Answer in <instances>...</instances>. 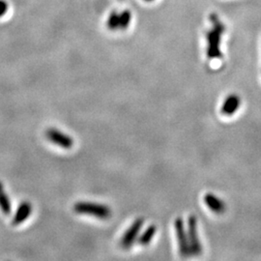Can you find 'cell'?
Masks as SVG:
<instances>
[{
    "label": "cell",
    "instance_id": "12",
    "mask_svg": "<svg viewBox=\"0 0 261 261\" xmlns=\"http://www.w3.org/2000/svg\"><path fill=\"white\" fill-rule=\"evenodd\" d=\"M0 209L5 215H10L12 210L9 196H7L4 190L0 191Z\"/></svg>",
    "mask_w": 261,
    "mask_h": 261
},
{
    "label": "cell",
    "instance_id": "9",
    "mask_svg": "<svg viewBox=\"0 0 261 261\" xmlns=\"http://www.w3.org/2000/svg\"><path fill=\"white\" fill-rule=\"evenodd\" d=\"M204 202L206 206L216 214H223L226 210V205L224 201L213 194H206L204 196Z\"/></svg>",
    "mask_w": 261,
    "mask_h": 261
},
{
    "label": "cell",
    "instance_id": "3",
    "mask_svg": "<svg viewBox=\"0 0 261 261\" xmlns=\"http://www.w3.org/2000/svg\"><path fill=\"white\" fill-rule=\"evenodd\" d=\"M187 234L188 240L191 248L192 255H200L202 253V244L200 242L198 229H197V220L195 216H190L187 224Z\"/></svg>",
    "mask_w": 261,
    "mask_h": 261
},
{
    "label": "cell",
    "instance_id": "8",
    "mask_svg": "<svg viewBox=\"0 0 261 261\" xmlns=\"http://www.w3.org/2000/svg\"><path fill=\"white\" fill-rule=\"evenodd\" d=\"M32 205L28 201H23L19 204L16 214L14 215L13 220H12V224L13 225H19L25 222L29 218V216L32 213Z\"/></svg>",
    "mask_w": 261,
    "mask_h": 261
},
{
    "label": "cell",
    "instance_id": "11",
    "mask_svg": "<svg viewBox=\"0 0 261 261\" xmlns=\"http://www.w3.org/2000/svg\"><path fill=\"white\" fill-rule=\"evenodd\" d=\"M107 28L111 31L120 30V14L116 11H113L107 19Z\"/></svg>",
    "mask_w": 261,
    "mask_h": 261
},
{
    "label": "cell",
    "instance_id": "1",
    "mask_svg": "<svg viewBox=\"0 0 261 261\" xmlns=\"http://www.w3.org/2000/svg\"><path fill=\"white\" fill-rule=\"evenodd\" d=\"M210 20L212 22V28L207 32V56L210 59H219L223 54L221 49L222 36L225 32V27L222 20L216 14L210 16Z\"/></svg>",
    "mask_w": 261,
    "mask_h": 261
},
{
    "label": "cell",
    "instance_id": "4",
    "mask_svg": "<svg viewBox=\"0 0 261 261\" xmlns=\"http://www.w3.org/2000/svg\"><path fill=\"white\" fill-rule=\"evenodd\" d=\"M174 228H175V233L177 237L179 252L181 256L183 257L191 256L192 253H191V248L188 240V234H187L186 227L182 218H176L174 222Z\"/></svg>",
    "mask_w": 261,
    "mask_h": 261
},
{
    "label": "cell",
    "instance_id": "14",
    "mask_svg": "<svg viewBox=\"0 0 261 261\" xmlns=\"http://www.w3.org/2000/svg\"><path fill=\"white\" fill-rule=\"evenodd\" d=\"M8 9H9V4L5 0H0V18L6 15Z\"/></svg>",
    "mask_w": 261,
    "mask_h": 261
},
{
    "label": "cell",
    "instance_id": "15",
    "mask_svg": "<svg viewBox=\"0 0 261 261\" xmlns=\"http://www.w3.org/2000/svg\"><path fill=\"white\" fill-rule=\"evenodd\" d=\"M2 190H4V186H3V183L0 181V191H2Z\"/></svg>",
    "mask_w": 261,
    "mask_h": 261
},
{
    "label": "cell",
    "instance_id": "5",
    "mask_svg": "<svg viewBox=\"0 0 261 261\" xmlns=\"http://www.w3.org/2000/svg\"><path fill=\"white\" fill-rule=\"evenodd\" d=\"M143 224H144V220L142 218H139L130 224V227L122 236L121 240H120V246H121L122 249L129 250L135 244V242H137Z\"/></svg>",
    "mask_w": 261,
    "mask_h": 261
},
{
    "label": "cell",
    "instance_id": "6",
    "mask_svg": "<svg viewBox=\"0 0 261 261\" xmlns=\"http://www.w3.org/2000/svg\"><path fill=\"white\" fill-rule=\"evenodd\" d=\"M46 138L51 143L56 144L57 146L63 149H71L74 146V140L72 137L66 135L65 133L56 129V128H48L46 133Z\"/></svg>",
    "mask_w": 261,
    "mask_h": 261
},
{
    "label": "cell",
    "instance_id": "16",
    "mask_svg": "<svg viewBox=\"0 0 261 261\" xmlns=\"http://www.w3.org/2000/svg\"><path fill=\"white\" fill-rule=\"evenodd\" d=\"M144 1H146V2H152V1H154V0H144Z\"/></svg>",
    "mask_w": 261,
    "mask_h": 261
},
{
    "label": "cell",
    "instance_id": "7",
    "mask_svg": "<svg viewBox=\"0 0 261 261\" xmlns=\"http://www.w3.org/2000/svg\"><path fill=\"white\" fill-rule=\"evenodd\" d=\"M241 106V99L236 94H230L226 97L221 108V112L224 116H232L239 110Z\"/></svg>",
    "mask_w": 261,
    "mask_h": 261
},
{
    "label": "cell",
    "instance_id": "13",
    "mask_svg": "<svg viewBox=\"0 0 261 261\" xmlns=\"http://www.w3.org/2000/svg\"><path fill=\"white\" fill-rule=\"evenodd\" d=\"M120 14V30H126L130 27L132 21V13L129 10H124Z\"/></svg>",
    "mask_w": 261,
    "mask_h": 261
},
{
    "label": "cell",
    "instance_id": "10",
    "mask_svg": "<svg viewBox=\"0 0 261 261\" xmlns=\"http://www.w3.org/2000/svg\"><path fill=\"white\" fill-rule=\"evenodd\" d=\"M156 233H157V226L154 224H151L144 230L143 233L138 237L137 242L141 246H147L153 240Z\"/></svg>",
    "mask_w": 261,
    "mask_h": 261
},
{
    "label": "cell",
    "instance_id": "2",
    "mask_svg": "<svg viewBox=\"0 0 261 261\" xmlns=\"http://www.w3.org/2000/svg\"><path fill=\"white\" fill-rule=\"evenodd\" d=\"M76 214L89 215L100 220H108L112 217V209L109 206L89 201H79L74 204Z\"/></svg>",
    "mask_w": 261,
    "mask_h": 261
}]
</instances>
